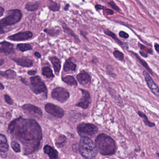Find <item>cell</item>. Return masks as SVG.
Masks as SVG:
<instances>
[{
	"label": "cell",
	"instance_id": "obj_39",
	"mask_svg": "<svg viewBox=\"0 0 159 159\" xmlns=\"http://www.w3.org/2000/svg\"><path fill=\"white\" fill-rule=\"evenodd\" d=\"M4 12V10L3 7H0V17H1V16L3 15Z\"/></svg>",
	"mask_w": 159,
	"mask_h": 159
},
{
	"label": "cell",
	"instance_id": "obj_20",
	"mask_svg": "<svg viewBox=\"0 0 159 159\" xmlns=\"http://www.w3.org/2000/svg\"><path fill=\"white\" fill-rule=\"evenodd\" d=\"M0 75L2 77H5L7 78L14 79L16 78V74L15 71L9 69L5 72L0 71Z\"/></svg>",
	"mask_w": 159,
	"mask_h": 159
},
{
	"label": "cell",
	"instance_id": "obj_42",
	"mask_svg": "<svg viewBox=\"0 0 159 159\" xmlns=\"http://www.w3.org/2000/svg\"><path fill=\"white\" fill-rule=\"evenodd\" d=\"M34 55H35V56H36V57H38V58H40L41 57V54H40L39 52H36L35 53Z\"/></svg>",
	"mask_w": 159,
	"mask_h": 159
},
{
	"label": "cell",
	"instance_id": "obj_41",
	"mask_svg": "<svg viewBox=\"0 0 159 159\" xmlns=\"http://www.w3.org/2000/svg\"><path fill=\"white\" fill-rule=\"evenodd\" d=\"M36 72H37V71H29L28 72V74L30 75H35L36 74Z\"/></svg>",
	"mask_w": 159,
	"mask_h": 159
},
{
	"label": "cell",
	"instance_id": "obj_34",
	"mask_svg": "<svg viewBox=\"0 0 159 159\" xmlns=\"http://www.w3.org/2000/svg\"><path fill=\"white\" fill-rule=\"evenodd\" d=\"M44 31L46 32L49 35H51V36H55V35H57L58 34V31H55V30H44Z\"/></svg>",
	"mask_w": 159,
	"mask_h": 159
},
{
	"label": "cell",
	"instance_id": "obj_44",
	"mask_svg": "<svg viewBox=\"0 0 159 159\" xmlns=\"http://www.w3.org/2000/svg\"><path fill=\"white\" fill-rule=\"evenodd\" d=\"M4 89V87L3 86L2 84L0 83V91L1 90H3Z\"/></svg>",
	"mask_w": 159,
	"mask_h": 159
},
{
	"label": "cell",
	"instance_id": "obj_40",
	"mask_svg": "<svg viewBox=\"0 0 159 159\" xmlns=\"http://www.w3.org/2000/svg\"><path fill=\"white\" fill-rule=\"evenodd\" d=\"M155 48L157 52H159V46L158 43H155Z\"/></svg>",
	"mask_w": 159,
	"mask_h": 159
},
{
	"label": "cell",
	"instance_id": "obj_43",
	"mask_svg": "<svg viewBox=\"0 0 159 159\" xmlns=\"http://www.w3.org/2000/svg\"><path fill=\"white\" fill-rule=\"evenodd\" d=\"M140 55H141L142 57H148V55H147V54H146V53H145L142 52H140Z\"/></svg>",
	"mask_w": 159,
	"mask_h": 159
},
{
	"label": "cell",
	"instance_id": "obj_8",
	"mask_svg": "<svg viewBox=\"0 0 159 159\" xmlns=\"http://www.w3.org/2000/svg\"><path fill=\"white\" fill-rule=\"evenodd\" d=\"M52 98L62 103L66 102L70 97L68 91L63 88L57 87L52 93Z\"/></svg>",
	"mask_w": 159,
	"mask_h": 159
},
{
	"label": "cell",
	"instance_id": "obj_31",
	"mask_svg": "<svg viewBox=\"0 0 159 159\" xmlns=\"http://www.w3.org/2000/svg\"><path fill=\"white\" fill-rule=\"evenodd\" d=\"M114 57H115L116 59L119 61H122L123 60L124 54L119 51H115L113 53Z\"/></svg>",
	"mask_w": 159,
	"mask_h": 159
},
{
	"label": "cell",
	"instance_id": "obj_7",
	"mask_svg": "<svg viewBox=\"0 0 159 159\" xmlns=\"http://www.w3.org/2000/svg\"><path fill=\"white\" fill-rule=\"evenodd\" d=\"M22 110L28 116L31 118L40 119L42 117L43 113L41 109L31 104H25L22 107Z\"/></svg>",
	"mask_w": 159,
	"mask_h": 159
},
{
	"label": "cell",
	"instance_id": "obj_10",
	"mask_svg": "<svg viewBox=\"0 0 159 159\" xmlns=\"http://www.w3.org/2000/svg\"><path fill=\"white\" fill-rule=\"evenodd\" d=\"M143 75L144 76L145 79L148 84V87L150 90L151 91L154 93L155 96L159 97V90L158 85L155 83L152 78L148 73V72L144 71L143 72Z\"/></svg>",
	"mask_w": 159,
	"mask_h": 159
},
{
	"label": "cell",
	"instance_id": "obj_6",
	"mask_svg": "<svg viewBox=\"0 0 159 159\" xmlns=\"http://www.w3.org/2000/svg\"><path fill=\"white\" fill-rule=\"evenodd\" d=\"M77 132L81 137H93L98 131V128L93 124H80L77 126Z\"/></svg>",
	"mask_w": 159,
	"mask_h": 159
},
{
	"label": "cell",
	"instance_id": "obj_17",
	"mask_svg": "<svg viewBox=\"0 0 159 159\" xmlns=\"http://www.w3.org/2000/svg\"><path fill=\"white\" fill-rule=\"evenodd\" d=\"M50 61L52 63L54 71L56 74H58L61 70V64L60 60L56 57H51L50 58Z\"/></svg>",
	"mask_w": 159,
	"mask_h": 159
},
{
	"label": "cell",
	"instance_id": "obj_13",
	"mask_svg": "<svg viewBox=\"0 0 159 159\" xmlns=\"http://www.w3.org/2000/svg\"><path fill=\"white\" fill-rule=\"evenodd\" d=\"M0 52L5 54H12L14 52L13 44L6 41L0 43Z\"/></svg>",
	"mask_w": 159,
	"mask_h": 159
},
{
	"label": "cell",
	"instance_id": "obj_16",
	"mask_svg": "<svg viewBox=\"0 0 159 159\" xmlns=\"http://www.w3.org/2000/svg\"><path fill=\"white\" fill-rule=\"evenodd\" d=\"M44 153L48 155L50 159H57L58 157V152L56 149L49 145H46L43 148Z\"/></svg>",
	"mask_w": 159,
	"mask_h": 159
},
{
	"label": "cell",
	"instance_id": "obj_30",
	"mask_svg": "<svg viewBox=\"0 0 159 159\" xmlns=\"http://www.w3.org/2000/svg\"><path fill=\"white\" fill-rule=\"evenodd\" d=\"M12 148L14 150V151L16 153H19L21 151V148H20V145L16 141H12L11 143Z\"/></svg>",
	"mask_w": 159,
	"mask_h": 159
},
{
	"label": "cell",
	"instance_id": "obj_2",
	"mask_svg": "<svg viewBox=\"0 0 159 159\" xmlns=\"http://www.w3.org/2000/svg\"><path fill=\"white\" fill-rule=\"evenodd\" d=\"M97 150L103 155H111L117 149L116 143L110 136L104 134H99L95 139Z\"/></svg>",
	"mask_w": 159,
	"mask_h": 159
},
{
	"label": "cell",
	"instance_id": "obj_23",
	"mask_svg": "<svg viewBox=\"0 0 159 159\" xmlns=\"http://www.w3.org/2000/svg\"><path fill=\"white\" fill-rule=\"evenodd\" d=\"M67 138L66 136L63 135H60L58 136V138L56 140V145L57 147L60 148L64 146L66 141Z\"/></svg>",
	"mask_w": 159,
	"mask_h": 159
},
{
	"label": "cell",
	"instance_id": "obj_33",
	"mask_svg": "<svg viewBox=\"0 0 159 159\" xmlns=\"http://www.w3.org/2000/svg\"><path fill=\"white\" fill-rule=\"evenodd\" d=\"M108 4L111 7L113 8V10H116V11L119 12L120 10L119 7L116 4V3L115 2H114L113 1H111L110 2H108Z\"/></svg>",
	"mask_w": 159,
	"mask_h": 159
},
{
	"label": "cell",
	"instance_id": "obj_36",
	"mask_svg": "<svg viewBox=\"0 0 159 159\" xmlns=\"http://www.w3.org/2000/svg\"><path fill=\"white\" fill-rule=\"evenodd\" d=\"M119 36L120 37L125 38V39H127L129 37L128 34V33H126L125 32L123 31H121L119 32Z\"/></svg>",
	"mask_w": 159,
	"mask_h": 159
},
{
	"label": "cell",
	"instance_id": "obj_5",
	"mask_svg": "<svg viewBox=\"0 0 159 159\" xmlns=\"http://www.w3.org/2000/svg\"><path fill=\"white\" fill-rule=\"evenodd\" d=\"M31 90L36 94L43 93L44 99L47 98V89L46 84L42 81L39 76H35L30 78Z\"/></svg>",
	"mask_w": 159,
	"mask_h": 159
},
{
	"label": "cell",
	"instance_id": "obj_28",
	"mask_svg": "<svg viewBox=\"0 0 159 159\" xmlns=\"http://www.w3.org/2000/svg\"><path fill=\"white\" fill-rule=\"evenodd\" d=\"M49 8L53 11H56L59 10L60 6L56 2L52 1V0H50V2L49 4Z\"/></svg>",
	"mask_w": 159,
	"mask_h": 159
},
{
	"label": "cell",
	"instance_id": "obj_11",
	"mask_svg": "<svg viewBox=\"0 0 159 159\" xmlns=\"http://www.w3.org/2000/svg\"><path fill=\"white\" fill-rule=\"evenodd\" d=\"M80 90L82 93V98L80 99V102L76 104V106L85 109L88 108L91 103V96L88 91L84 89H80Z\"/></svg>",
	"mask_w": 159,
	"mask_h": 159
},
{
	"label": "cell",
	"instance_id": "obj_38",
	"mask_svg": "<svg viewBox=\"0 0 159 159\" xmlns=\"http://www.w3.org/2000/svg\"><path fill=\"white\" fill-rule=\"evenodd\" d=\"M105 11L107 12V14H109V15H113V10H110V9H105Z\"/></svg>",
	"mask_w": 159,
	"mask_h": 159
},
{
	"label": "cell",
	"instance_id": "obj_1",
	"mask_svg": "<svg viewBox=\"0 0 159 159\" xmlns=\"http://www.w3.org/2000/svg\"><path fill=\"white\" fill-rule=\"evenodd\" d=\"M9 130L25 146L27 154H31L39 148L42 134L36 120L18 118L11 122Z\"/></svg>",
	"mask_w": 159,
	"mask_h": 159
},
{
	"label": "cell",
	"instance_id": "obj_37",
	"mask_svg": "<svg viewBox=\"0 0 159 159\" xmlns=\"http://www.w3.org/2000/svg\"><path fill=\"white\" fill-rule=\"evenodd\" d=\"M95 8H96L97 10H103V9H104V6L101 5H96L95 6Z\"/></svg>",
	"mask_w": 159,
	"mask_h": 159
},
{
	"label": "cell",
	"instance_id": "obj_19",
	"mask_svg": "<svg viewBox=\"0 0 159 159\" xmlns=\"http://www.w3.org/2000/svg\"><path fill=\"white\" fill-rule=\"evenodd\" d=\"M77 68V65L71 61V59H68L66 61L63 66V70L65 72L69 71H75Z\"/></svg>",
	"mask_w": 159,
	"mask_h": 159
},
{
	"label": "cell",
	"instance_id": "obj_9",
	"mask_svg": "<svg viewBox=\"0 0 159 159\" xmlns=\"http://www.w3.org/2000/svg\"><path fill=\"white\" fill-rule=\"evenodd\" d=\"M45 109L47 113L57 118H62L64 116L63 110L57 105L52 104H46L45 105Z\"/></svg>",
	"mask_w": 159,
	"mask_h": 159
},
{
	"label": "cell",
	"instance_id": "obj_46",
	"mask_svg": "<svg viewBox=\"0 0 159 159\" xmlns=\"http://www.w3.org/2000/svg\"><path fill=\"white\" fill-rule=\"evenodd\" d=\"M4 62L3 61V60H1V59H0V66H1L2 64L4 63Z\"/></svg>",
	"mask_w": 159,
	"mask_h": 159
},
{
	"label": "cell",
	"instance_id": "obj_32",
	"mask_svg": "<svg viewBox=\"0 0 159 159\" xmlns=\"http://www.w3.org/2000/svg\"><path fill=\"white\" fill-rule=\"evenodd\" d=\"M63 28H64V31L66 32V33H68L69 35H71V36H72L73 37H77V36L75 35L74 32L70 28L67 27H63Z\"/></svg>",
	"mask_w": 159,
	"mask_h": 159
},
{
	"label": "cell",
	"instance_id": "obj_25",
	"mask_svg": "<svg viewBox=\"0 0 159 159\" xmlns=\"http://www.w3.org/2000/svg\"><path fill=\"white\" fill-rule=\"evenodd\" d=\"M42 74L47 78H54V75L50 67H46L42 69Z\"/></svg>",
	"mask_w": 159,
	"mask_h": 159
},
{
	"label": "cell",
	"instance_id": "obj_15",
	"mask_svg": "<svg viewBox=\"0 0 159 159\" xmlns=\"http://www.w3.org/2000/svg\"><path fill=\"white\" fill-rule=\"evenodd\" d=\"M13 61L16 63L19 66L26 67H30L33 65V62L31 59L25 57L20 58H13Z\"/></svg>",
	"mask_w": 159,
	"mask_h": 159
},
{
	"label": "cell",
	"instance_id": "obj_26",
	"mask_svg": "<svg viewBox=\"0 0 159 159\" xmlns=\"http://www.w3.org/2000/svg\"><path fill=\"white\" fill-rule=\"evenodd\" d=\"M104 32L106 35L110 36V37H112L114 40H115V41H116L118 44L120 45V46H123L124 43H123L122 42V41H120L119 39H118V38H117L116 35H115L114 33H113V32H112L111 31H109V30H105V31Z\"/></svg>",
	"mask_w": 159,
	"mask_h": 159
},
{
	"label": "cell",
	"instance_id": "obj_18",
	"mask_svg": "<svg viewBox=\"0 0 159 159\" xmlns=\"http://www.w3.org/2000/svg\"><path fill=\"white\" fill-rule=\"evenodd\" d=\"M9 148L6 137L5 135L0 134V151L7 152L9 150Z\"/></svg>",
	"mask_w": 159,
	"mask_h": 159
},
{
	"label": "cell",
	"instance_id": "obj_21",
	"mask_svg": "<svg viewBox=\"0 0 159 159\" xmlns=\"http://www.w3.org/2000/svg\"><path fill=\"white\" fill-rule=\"evenodd\" d=\"M63 81L67 84L70 86H77L78 85L77 81L75 80L74 77L72 76H67L63 78Z\"/></svg>",
	"mask_w": 159,
	"mask_h": 159
},
{
	"label": "cell",
	"instance_id": "obj_35",
	"mask_svg": "<svg viewBox=\"0 0 159 159\" xmlns=\"http://www.w3.org/2000/svg\"><path fill=\"white\" fill-rule=\"evenodd\" d=\"M4 99L6 102L8 104L10 105L13 104V100L11 99L10 97V96H9V95H7V94L5 95Z\"/></svg>",
	"mask_w": 159,
	"mask_h": 159
},
{
	"label": "cell",
	"instance_id": "obj_29",
	"mask_svg": "<svg viewBox=\"0 0 159 159\" xmlns=\"http://www.w3.org/2000/svg\"><path fill=\"white\" fill-rule=\"evenodd\" d=\"M134 53V55L136 56V58H138V60H139L140 62L141 63V64H142V66H143L144 67H145V68L146 69H147L150 73H151L152 74V71H151L149 67L148 64L146 63V62L144 60H143V59H141V58L138 56L137 54H135V53Z\"/></svg>",
	"mask_w": 159,
	"mask_h": 159
},
{
	"label": "cell",
	"instance_id": "obj_12",
	"mask_svg": "<svg viewBox=\"0 0 159 159\" xmlns=\"http://www.w3.org/2000/svg\"><path fill=\"white\" fill-rule=\"evenodd\" d=\"M33 37V34L31 31L21 32L8 37L10 40L20 41L30 39Z\"/></svg>",
	"mask_w": 159,
	"mask_h": 159
},
{
	"label": "cell",
	"instance_id": "obj_24",
	"mask_svg": "<svg viewBox=\"0 0 159 159\" xmlns=\"http://www.w3.org/2000/svg\"><path fill=\"white\" fill-rule=\"evenodd\" d=\"M138 114L139 115L140 117H141L142 119L143 120L145 124L146 125L148 126H149V127H153V126H155V124L153 123L152 122H151L149 120L148 117H146L145 114L140 112V111H139L138 112Z\"/></svg>",
	"mask_w": 159,
	"mask_h": 159
},
{
	"label": "cell",
	"instance_id": "obj_45",
	"mask_svg": "<svg viewBox=\"0 0 159 159\" xmlns=\"http://www.w3.org/2000/svg\"><path fill=\"white\" fill-rule=\"evenodd\" d=\"M69 6H70V5L69 4H67L66 5V7H64V10H68L69 7Z\"/></svg>",
	"mask_w": 159,
	"mask_h": 159
},
{
	"label": "cell",
	"instance_id": "obj_3",
	"mask_svg": "<svg viewBox=\"0 0 159 159\" xmlns=\"http://www.w3.org/2000/svg\"><path fill=\"white\" fill-rule=\"evenodd\" d=\"M79 151L81 155L86 159L95 158L98 154L95 144L88 137H81L79 142Z\"/></svg>",
	"mask_w": 159,
	"mask_h": 159
},
{
	"label": "cell",
	"instance_id": "obj_14",
	"mask_svg": "<svg viewBox=\"0 0 159 159\" xmlns=\"http://www.w3.org/2000/svg\"><path fill=\"white\" fill-rule=\"evenodd\" d=\"M77 78L78 82L82 85L88 84L91 82V77L87 72L84 71L77 75Z\"/></svg>",
	"mask_w": 159,
	"mask_h": 159
},
{
	"label": "cell",
	"instance_id": "obj_4",
	"mask_svg": "<svg viewBox=\"0 0 159 159\" xmlns=\"http://www.w3.org/2000/svg\"><path fill=\"white\" fill-rule=\"evenodd\" d=\"M10 14L6 17L0 20V34L4 33V27L7 26L13 25L20 21L22 17L21 11L18 10H12L10 12Z\"/></svg>",
	"mask_w": 159,
	"mask_h": 159
},
{
	"label": "cell",
	"instance_id": "obj_22",
	"mask_svg": "<svg viewBox=\"0 0 159 159\" xmlns=\"http://www.w3.org/2000/svg\"><path fill=\"white\" fill-rule=\"evenodd\" d=\"M38 2H29L27 3L25 6V8L28 11H33L38 9L39 7Z\"/></svg>",
	"mask_w": 159,
	"mask_h": 159
},
{
	"label": "cell",
	"instance_id": "obj_27",
	"mask_svg": "<svg viewBox=\"0 0 159 159\" xmlns=\"http://www.w3.org/2000/svg\"><path fill=\"white\" fill-rule=\"evenodd\" d=\"M17 49L22 52H26L32 50V47L30 44L27 43H21L17 44Z\"/></svg>",
	"mask_w": 159,
	"mask_h": 159
}]
</instances>
